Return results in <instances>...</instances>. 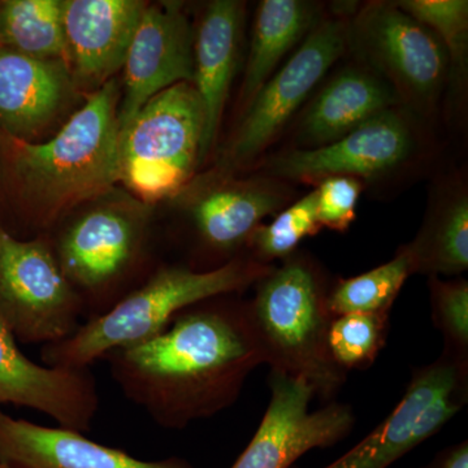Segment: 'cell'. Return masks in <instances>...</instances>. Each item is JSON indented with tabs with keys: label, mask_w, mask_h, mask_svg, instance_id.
Instances as JSON below:
<instances>
[{
	"label": "cell",
	"mask_w": 468,
	"mask_h": 468,
	"mask_svg": "<svg viewBox=\"0 0 468 468\" xmlns=\"http://www.w3.org/2000/svg\"><path fill=\"white\" fill-rule=\"evenodd\" d=\"M271 267L242 255L215 270L159 268L109 311L85 320L70 337L43 346L42 363L51 367L89 368L111 351L150 340L194 304L245 292Z\"/></svg>",
	"instance_id": "cell-3"
},
{
	"label": "cell",
	"mask_w": 468,
	"mask_h": 468,
	"mask_svg": "<svg viewBox=\"0 0 468 468\" xmlns=\"http://www.w3.org/2000/svg\"><path fill=\"white\" fill-rule=\"evenodd\" d=\"M322 5L306 0H261L252 23L241 90L239 115L273 76L282 58L318 24Z\"/></svg>",
	"instance_id": "cell-22"
},
{
	"label": "cell",
	"mask_w": 468,
	"mask_h": 468,
	"mask_svg": "<svg viewBox=\"0 0 468 468\" xmlns=\"http://www.w3.org/2000/svg\"><path fill=\"white\" fill-rule=\"evenodd\" d=\"M347 52L389 84L420 119L435 115L448 90V54L432 30L396 3L367 2L351 15Z\"/></svg>",
	"instance_id": "cell-6"
},
{
	"label": "cell",
	"mask_w": 468,
	"mask_h": 468,
	"mask_svg": "<svg viewBox=\"0 0 468 468\" xmlns=\"http://www.w3.org/2000/svg\"><path fill=\"white\" fill-rule=\"evenodd\" d=\"M194 33L180 3L146 5L129 46L119 132L159 92L180 82L193 84Z\"/></svg>",
	"instance_id": "cell-14"
},
{
	"label": "cell",
	"mask_w": 468,
	"mask_h": 468,
	"mask_svg": "<svg viewBox=\"0 0 468 468\" xmlns=\"http://www.w3.org/2000/svg\"><path fill=\"white\" fill-rule=\"evenodd\" d=\"M3 405L37 410L58 427L85 433L100 410V393L89 368L34 362L0 324V408Z\"/></svg>",
	"instance_id": "cell-15"
},
{
	"label": "cell",
	"mask_w": 468,
	"mask_h": 468,
	"mask_svg": "<svg viewBox=\"0 0 468 468\" xmlns=\"http://www.w3.org/2000/svg\"><path fill=\"white\" fill-rule=\"evenodd\" d=\"M271 401L257 432L232 468H291L313 449L329 448L349 435V405L326 403L311 411L313 388L301 378L271 371Z\"/></svg>",
	"instance_id": "cell-12"
},
{
	"label": "cell",
	"mask_w": 468,
	"mask_h": 468,
	"mask_svg": "<svg viewBox=\"0 0 468 468\" xmlns=\"http://www.w3.org/2000/svg\"><path fill=\"white\" fill-rule=\"evenodd\" d=\"M349 12L322 16L297 50L273 73L242 113L218 171L251 169L276 143L329 70L347 54Z\"/></svg>",
	"instance_id": "cell-7"
},
{
	"label": "cell",
	"mask_w": 468,
	"mask_h": 468,
	"mask_svg": "<svg viewBox=\"0 0 468 468\" xmlns=\"http://www.w3.org/2000/svg\"><path fill=\"white\" fill-rule=\"evenodd\" d=\"M295 199L294 185L258 174L234 178L218 171L194 189L186 208L202 246L227 264L245 254L246 243L264 218Z\"/></svg>",
	"instance_id": "cell-13"
},
{
	"label": "cell",
	"mask_w": 468,
	"mask_h": 468,
	"mask_svg": "<svg viewBox=\"0 0 468 468\" xmlns=\"http://www.w3.org/2000/svg\"><path fill=\"white\" fill-rule=\"evenodd\" d=\"M426 468H468V442L449 446Z\"/></svg>",
	"instance_id": "cell-30"
},
{
	"label": "cell",
	"mask_w": 468,
	"mask_h": 468,
	"mask_svg": "<svg viewBox=\"0 0 468 468\" xmlns=\"http://www.w3.org/2000/svg\"><path fill=\"white\" fill-rule=\"evenodd\" d=\"M468 362L443 351L412 374L388 418L325 468H388L440 430L467 402Z\"/></svg>",
	"instance_id": "cell-10"
},
{
	"label": "cell",
	"mask_w": 468,
	"mask_h": 468,
	"mask_svg": "<svg viewBox=\"0 0 468 468\" xmlns=\"http://www.w3.org/2000/svg\"><path fill=\"white\" fill-rule=\"evenodd\" d=\"M328 279L304 252H294L255 282L249 313L271 371L301 378L319 399H334L347 374L332 360Z\"/></svg>",
	"instance_id": "cell-4"
},
{
	"label": "cell",
	"mask_w": 468,
	"mask_h": 468,
	"mask_svg": "<svg viewBox=\"0 0 468 468\" xmlns=\"http://www.w3.org/2000/svg\"><path fill=\"white\" fill-rule=\"evenodd\" d=\"M144 212L120 205L89 209L52 245L64 275L81 298L88 318L109 311L107 294L143 251Z\"/></svg>",
	"instance_id": "cell-11"
},
{
	"label": "cell",
	"mask_w": 468,
	"mask_h": 468,
	"mask_svg": "<svg viewBox=\"0 0 468 468\" xmlns=\"http://www.w3.org/2000/svg\"><path fill=\"white\" fill-rule=\"evenodd\" d=\"M84 303L52 243L18 239L0 224V324L21 344L60 343L81 326Z\"/></svg>",
	"instance_id": "cell-9"
},
{
	"label": "cell",
	"mask_w": 468,
	"mask_h": 468,
	"mask_svg": "<svg viewBox=\"0 0 468 468\" xmlns=\"http://www.w3.org/2000/svg\"><path fill=\"white\" fill-rule=\"evenodd\" d=\"M322 229L316 214L315 190H311L277 212L271 223L261 224L246 243L243 255L264 266H273V261L291 257L303 239L316 236Z\"/></svg>",
	"instance_id": "cell-26"
},
{
	"label": "cell",
	"mask_w": 468,
	"mask_h": 468,
	"mask_svg": "<svg viewBox=\"0 0 468 468\" xmlns=\"http://www.w3.org/2000/svg\"><path fill=\"white\" fill-rule=\"evenodd\" d=\"M433 324L441 332L445 353L468 362V284L466 280H428Z\"/></svg>",
	"instance_id": "cell-28"
},
{
	"label": "cell",
	"mask_w": 468,
	"mask_h": 468,
	"mask_svg": "<svg viewBox=\"0 0 468 468\" xmlns=\"http://www.w3.org/2000/svg\"><path fill=\"white\" fill-rule=\"evenodd\" d=\"M0 462L9 468H194L180 458L143 461L84 433L38 426L0 408Z\"/></svg>",
	"instance_id": "cell-19"
},
{
	"label": "cell",
	"mask_w": 468,
	"mask_h": 468,
	"mask_svg": "<svg viewBox=\"0 0 468 468\" xmlns=\"http://www.w3.org/2000/svg\"><path fill=\"white\" fill-rule=\"evenodd\" d=\"M220 295L184 310L144 343L111 351V375L158 426L183 430L230 408L263 349L248 301Z\"/></svg>",
	"instance_id": "cell-1"
},
{
	"label": "cell",
	"mask_w": 468,
	"mask_h": 468,
	"mask_svg": "<svg viewBox=\"0 0 468 468\" xmlns=\"http://www.w3.org/2000/svg\"><path fill=\"white\" fill-rule=\"evenodd\" d=\"M245 3L214 0L194 34L193 85L201 98L206 128L203 160L217 143L234 76L239 69Z\"/></svg>",
	"instance_id": "cell-20"
},
{
	"label": "cell",
	"mask_w": 468,
	"mask_h": 468,
	"mask_svg": "<svg viewBox=\"0 0 468 468\" xmlns=\"http://www.w3.org/2000/svg\"><path fill=\"white\" fill-rule=\"evenodd\" d=\"M405 252L412 275L457 276L468 268V192L461 176L437 185L417 237Z\"/></svg>",
	"instance_id": "cell-21"
},
{
	"label": "cell",
	"mask_w": 468,
	"mask_h": 468,
	"mask_svg": "<svg viewBox=\"0 0 468 468\" xmlns=\"http://www.w3.org/2000/svg\"><path fill=\"white\" fill-rule=\"evenodd\" d=\"M421 120L408 107H393L335 143L318 149L270 154L251 171L292 185H316L334 176L358 178L363 184L384 180L420 156Z\"/></svg>",
	"instance_id": "cell-8"
},
{
	"label": "cell",
	"mask_w": 468,
	"mask_h": 468,
	"mask_svg": "<svg viewBox=\"0 0 468 468\" xmlns=\"http://www.w3.org/2000/svg\"><path fill=\"white\" fill-rule=\"evenodd\" d=\"M146 3L61 0L66 63L77 90L90 92L122 69Z\"/></svg>",
	"instance_id": "cell-16"
},
{
	"label": "cell",
	"mask_w": 468,
	"mask_h": 468,
	"mask_svg": "<svg viewBox=\"0 0 468 468\" xmlns=\"http://www.w3.org/2000/svg\"><path fill=\"white\" fill-rule=\"evenodd\" d=\"M403 12L423 24L441 41L449 58L451 106L466 98L468 72L467 0H399Z\"/></svg>",
	"instance_id": "cell-24"
},
{
	"label": "cell",
	"mask_w": 468,
	"mask_h": 468,
	"mask_svg": "<svg viewBox=\"0 0 468 468\" xmlns=\"http://www.w3.org/2000/svg\"><path fill=\"white\" fill-rule=\"evenodd\" d=\"M389 334V314L335 316L328 329V350L341 371H363L374 365Z\"/></svg>",
	"instance_id": "cell-27"
},
{
	"label": "cell",
	"mask_w": 468,
	"mask_h": 468,
	"mask_svg": "<svg viewBox=\"0 0 468 468\" xmlns=\"http://www.w3.org/2000/svg\"><path fill=\"white\" fill-rule=\"evenodd\" d=\"M77 89L64 60H42L0 46V128L30 141L69 109Z\"/></svg>",
	"instance_id": "cell-18"
},
{
	"label": "cell",
	"mask_w": 468,
	"mask_h": 468,
	"mask_svg": "<svg viewBox=\"0 0 468 468\" xmlns=\"http://www.w3.org/2000/svg\"><path fill=\"white\" fill-rule=\"evenodd\" d=\"M205 128L193 84L159 92L120 132L119 183L144 202L183 193L203 162Z\"/></svg>",
	"instance_id": "cell-5"
},
{
	"label": "cell",
	"mask_w": 468,
	"mask_h": 468,
	"mask_svg": "<svg viewBox=\"0 0 468 468\" xmlns=\"http://www.w3.org/2000/svg\"><path fill=\"white\" fill-rule=\"evenodd\" d=\"M0 468H9L7 464L3 463V462H0Z\"/></svg>",
	"instance_id": "cell-31"
},
{
	"label": "cell",
	"mask_w": 468,
	"mask_h": 468,
	"mask_svg": "<svg viewBox=\"0 0 468 468\" xmlns=\"http://www.w3.org/2000/svg\"><path fill=\"white\" fill-rule=\"evenodd\" d=\"M319 86L292 122L288 149H318L335 143L378 113L403 106L389 84L356 60L335 70Z\"/></svg>",
	"instance_id": "cell-17"
},
{
	"label": "cell",
	"mask_w": 468,
	"mask_h": 468,
	"mask_svg": "<svg viewBox=\"0 0 468 468\" xmlns=\"http://www.w3.org/2000/svg\"><path fill=\"white\" fill-rule=\"evenodd\" d=\"M411 275L408 257L399 249L392 261L362 275L338 279L329 286V314L332 318L349 314H390L394 301Z\"/></svg>",
	"instance_id": "cell-25"
},
{
	"label": "cell",
	"mask_w": 468,
	"mask_h": 468,
	"mask_svg": "<svg viewBox=\"0 0 468 468\" xmlns=\"http://www.w3.org/2000/svg\"><path fill=\"white\" fill-rule=\"evenodd\" d=\"M0 43L27 57L66 61L61 0L0 3Z\"/></svg>",
	"instance_id": "cell-23"
},
{
	"label": "cell",
	"mask_w": 468,
	"mask_h": 468,
	"mask_svg": "<svg viewBox=\"0 0 468 468\" xmlns=\"http://www.w3.org/2000/svg\"><path fill=\"white\" fill-rule=\"evenodd\" d=\"M365 184L358 178L334 176L315 185L316 214L322 228L345 233L356 218Z\"/></svg>",
	"instance_id": "cell-29"
},
{
	"label": "cell",
	"mask_w": 468,
	"mask_h": 468,
	"mask_svg": "<svg viewBox=\"0 0 468 468\" xmlns=\"http://www.w3.org/2000/svg\"><path fill=\"white\" fill-rule=\"evenodd\" d=\"M120 98L110 80L46 143L3 133L9 168L45 226L119 183Z\"/></svg>",
	"instance_id": "cell-2"
}]
</instances>
